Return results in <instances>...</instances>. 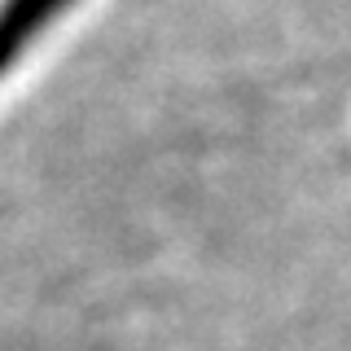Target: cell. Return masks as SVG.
<instances>
[{
    "instance_id": "obj_1",
    "label": "cell",
    "mask_w": 351,
    "mask_h": 351,
    "mask_svg": "<svg viewBox=\"0 0 351 351\" xmlns=\"http://www.w3.org/2000/svg\"><path fill=\"white\" fill-rule=\"evenodd\" d=\"M75 0H0V80Z\"/></svg>"
}]
</instances>
